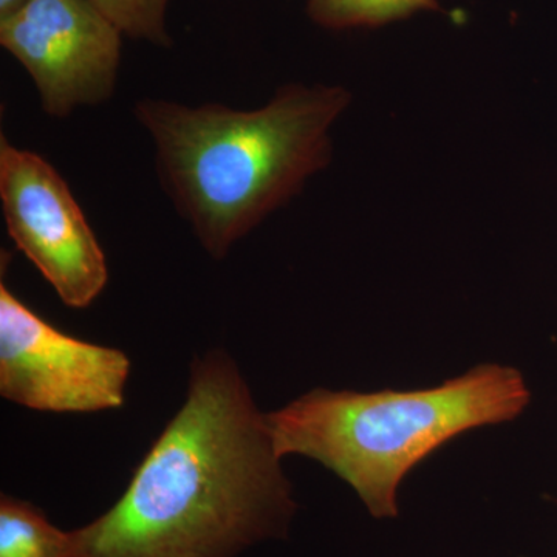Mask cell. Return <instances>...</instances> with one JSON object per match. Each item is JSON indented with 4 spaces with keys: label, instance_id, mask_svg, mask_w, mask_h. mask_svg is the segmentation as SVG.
Returning a JSON list of instances; mask_svg holds the SVG:
<instances>
[{
    "label": "cell",
    "instance_id": "cell-1",
    "mask_svg": "<svg viewBox=\"0 0 557 557\" xmlns=\"http://www.w3.org/2000/svg\"><path fill=\"white\" fill-rule=\"evenodd\" d=\"M281 460L236 362L209 350L123 496L72 531L73 557H237L285 537L298 505Z\"/></svg>",
    "mask_w": 557,
    "mask_h": 557
},
{
    "label": "cell",
    "instance_id": "cell-2",
    "mask_svg": "<svg viewBox=\"0 0 557 557\" xmlns=\"http://www.w3.org/2000/svg\"><path fill=\"white\" fill-rule=\"evenodd\" d=\"M350 98L339 86L289 84L260 109L141 100L135 115L175 208L201 247L223 259L327 166L330 131Z\"/></svg>",
    "mask_w": 557,
    "mask_h": 557
},
{
    "label": "cell",
    "instance_id": "cell-3",
    "mask_svg": "<svg viewBox=\"0 0 557 557\" xmlns=\"http://www.w3.org/2000/svg\"><path fill=\"white\" fill-rule=\"evenodd\" d=\"M530 391L519 370L478 366L440 386L373 394L314 388L267 413L278 456L309 457L335 472L376 519L398 515L403 479L471 429L508 423Z\"/></svg>",
    "mask_w": 557,
    "mask_h": 557
},
{
    "label": "cell",
    "instance_id": "cell-4",
    "mask_svg": "<svg viewBox=\"0 0 557 557\" xmlns=\"http://www.w3.org/2000/svg\"><path fill=\"white\" fill-rule=\"evenodd\" d=\"M131 373L120 348L73 338L0 285V395L40 412L119 409Z\"/></svg>",
    "mask_w": 557,
    "mask_h": 557
},
{
    "label": "cell",
    "instance_id": "cell-5",
    "mask_svg": "<svg viewBox=\"0 0 557 557\" xmlns=\"http://www.w3.org/2000/svg\"><path fill=\"white\" fill-rule=\"evenodd\" d=\"M0 201L11 239L62 302L89 307L108 285V260L60 172L2 137Z\"/></svg>",
    "mask_w": 557,
    "mask_h": 557
},
{
    "label": "cell",
    "instance_id": "cell-6",
    "mask_svg": "<svg viewBox=\"0 0 557 557\" xmlns=\"http://www.w3.org/2000/svg\"><path fill=\"white\" fill-rule=\"evenodd\" d=\"M121 36L89 0H32L0 21V44L32 76L44 112L58 119L112 97Z\"/></svg>",
    "mask_w": 557,
    "mask_h": 557
},
{
    "label": "cell",
    "instance_id": "cell-7",
    "mask_svg": "<svg viewBox=\"0 0 557 557\" xmlns=\"http://www.w3.org/2000/svg\"><path fill=\"white\" fill-rule=\"evenodd\" d=\"M0 557H73L72 531H62L30 502L0 497Z\"/></svg>",
    "mask_w": 557,
    "mask_h": 557
},
{
    "label": "cell",
    "instance_id": "cell-8",
    "mask_svg": "<svg viewBox=\"0 0 557 557\" xmlns=\"http://www.w3.org/2000/svg\"><path fill=\"white\" fill-rule=\"evenodd\" d=\"M437 0H309L311 20L332 30L381 27L421 11H440Z\"/></svg>",
    "mask_w": 557,
    "mask_h": 557
},
{
    "label": "cell",
    "instance_id": "cell-9",
    "mask_svg": "<svg viewBox=\"0 0 557 557\" xmlns=\"http://www.w3.org/2000/svg\"><path fill=\"white\" fill-rule=\"evenodd\" d=\"M123 35L156 46L171 44L166 28L170 0H89Z\"/></svg>",
    "mask_w": 557,
    "mask_h": 557
},
{
    "label": "cell",
    "instance_id": "cell-10",
    "mask_svg": "<svg viewBox=\"0 0 557 557\" xmlns=\"http://www.w3.org/2000/svg\"><path fill=\"white\" fill-rule=\"evenodd\" d=\"M32 0H0V21L9 20L30 3Z\"/></svg>",
    "mask_w": 557,
    "mask_h": 557
}]
</instances>
